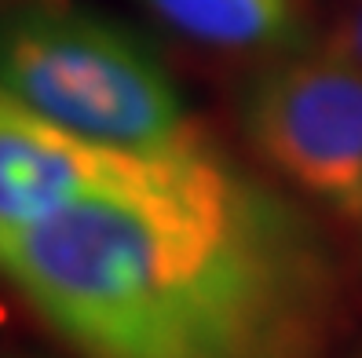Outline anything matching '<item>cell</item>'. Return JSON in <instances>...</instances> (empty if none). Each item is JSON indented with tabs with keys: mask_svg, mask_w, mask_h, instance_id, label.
I'll return each instance as SVG.
<instances>
[{
	"mask_svg": "<svg viewBox=\"0 0 362 358\" xmlns=\"http://www.w3.org/2000/svg\"><path fill=\"white\" fill-rule=\"evenodd\" d=\"M242 129L282 179L362 216V66L337 52L274 62L245 84Z\"/></svg>",
	"mask_w": 362,
	"mask_h": 358,
	"instance_id": "3957f363",
	"label": "cell"
},
{
	"mask_svg": "<svg viewBox=\"0 0 362 358\" xmlns=\"http://www.w3.org/2000/svg\"><path fill=\"white\" fill-rule=\"evenodd\" d=\"M0 88L106 150L158 157L202 139L154 48L66 0L0 8Z\"/></svg>",
	"mask_w": 362,
	"mask_h": 358,
	"instance_id": "7a4b0ae2",
	"label": "cell"
},
{
	"mask_svg": "<svg viewBox=\"0 0 362 358\" xmlns=\"http://www.w3.org/2000/svg\"><path fill=\"white\" fill-rule=\"evenodd\" d=\"M168 30L223 52H296L308 26L293 0H143Z\"/></svg>",
	"mask_w": 362,
	"mask_h": 358,
	"instance_id": "5b68a950",
	"label": "cell"
},
{
	"mask_svg": "<svg viewBox=\"0 0 362 358\" xmlns=\"http://www.w3.org/2000/svg\"><path fill=\"white\" fill-rule=\"evenodd\" d=\"M329 52L344 55L348 62H355V66H362V0H358V8H355V11L348 15V23L337 30V37H333Z\"/></svg>",
	"mask_w": 362,
	"mask_h": 358,
	"instance_id": "8992f818",
	"label": "cell"
},
{
	"mask_svg": "<svg viewBox=\"0 0 362 358\" xmlns=\"http://www.w3.org/2000/svg\"><path fill=\"white\" fill-rule=\"evenodd\" d=\"M0 275L81 358H326L333 267L205 139L0 234Z\"/></svg>",
	"mask_w": 362,
	"mask_h": 358,
	"instance_id": "6da1fadb",
	"label": "cell"
},
{
	"mask_svg": "<svg viewBox=\"0 0 362 358\" xmlns=\"http://www.w3.org/2000/svg\"><path fill=\"white\" fill-rule=\"evenodd\" d=\"M146 165L151 157L77 139L0 88V234L40 223L106 186L132 183Z\"/></svg>",
	"mask_w": 362,
	"mask_h": 358,
	"instance_id": "277c9868",
	"label": "cell"
}]
</instances>
